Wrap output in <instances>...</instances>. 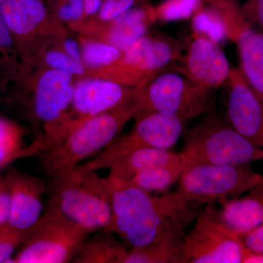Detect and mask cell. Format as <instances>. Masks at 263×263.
<instances>
[{
	"mask_svg": "<svg viewBox=\"0 0 263 263\" xmlns=\"http://www.w3.org/2000/svg\"><path fill=\"white\" fill-rule=\"evenodd\" d=\"M181 162L179 153L171 149L142 148L123 156L110 167V174L129 180L134 175L155 166Z\"/></svg>",
	"mask_w": 263,
	"mask_h": 263,
	"instance_id": "obj_22",
	"label": "cell"
},
{
	"mask_svg": "<svg viewBox=\"0 0 263 263\" xmlns=\"http://www.w3.org/2000/svg\"><path fill=\"white\" fill-rule=\"evenodd\" d=\"M129 133L116 138L106 148L83 166L98 171L110 169L114 162L133 151L142 148L171 149L182 136L184 121L164 113L137 116Z\"/></svg>",
	"mask_w": 263,
	"mask_h": 263,
	"instance_id": "obj_11",
	"label": "cell"
},
{
	"mask_svg": "<svg viewBox=\"0 0 263 263\" xmlns=\"http://www.w3.org/2000/svg\"><path fill=\"white\" fill-rule=\"evenodd\" d=\"M241 263H263V253L245 249Z\"/></svg>",
	"mask_w": 263,
	"mask_h": 263,
	"instance_id": "obj_37",
	"label": "cell"
},
{
	"mask_svg": "<svg viewBox=\"0 0 263 263\" xmlns=\"http://www.w3.org/2000/svg\"><path fill=\"white\" fill-rule=\"evenodd\" d=\"M185 132L181 164H245L262 160L263 148L240 135L216 110L204 114Z\"/></svg>",
	"mask_w": 263,
	"mask_h": 263,
	"instance_id": "obj_4",
	"label": "cell"
},
{
	"mask_svg": "<svg viewBox=\"0 0 263 263\" xmlns=\"http://www.w3.org/2000/svg\"><path fill=\"white\" fill-rule=\"evenodd\" d=\"M239 235L246 249L263 253V223L257 228Z\"/></svg>",
	"mask_w": 263,
	"mask_h": 263,
	"instance_id": "obj_34",
	"label": "cell"
},
{
	"mask_svg": "<svg viewBox=\"0 0 263 263\" xmlns=\"http://www.w3.org/2000/svg\"><path fill=\"white\" fill-rule=\"evenodd\" d=\"M97 172L80 164L46 179L48 205L89 233L108 231L112 220L106 180Z\"/></svg>",
	"mask_w": 263,
	"mask_h": 263,
	"instance_id": "obj_2",
	"label": "cell"
},
{
	"mask_svg": "<svg viewBox=\"0 0 263 263\" xmlns=\"http://www.w3.org/2000/svg\"><path fill=\"white\" fill-rule=\"evenodd\" d=\"M76 79L68 72L35 68L19 86L27 95L31 120L41 128V134L36 138L42 143L43 149L56 141L65 129Z\"/></svg>",
	"mask_w": 263,
	"mask_h": 263,
	"instance_id": "obj_5",
	"label": "cell"
},
{
	"mask_svg": "<svg viewBox=\"0 0 263 263\" xmlns=\"http://www.w3.org/2000/svg\"><path fill=\"white\" fill-rule=\"evenodd\" d=\"M193 25L197 32L205 34V37L216 43L228 37L222 19L212 7L211 10H201L197 13L194 16Z\"/></svg>",
	"mask_w": 263,
	"mask_h": 263,
	"instance_id": "obj_28",
	"label": "cell"
},
{
	"mask_svg": "<svg viewBox=\"0 0 263 263\" xmlns=\"http://www.w3.org/2000/svg\"><path fill=\"white\" fill-rule=\"evenodd\" d=\"M112 207L108 231L129 249L143 247L176 230L186 229L200 205L178 190L158 195L145 191L128 180L109 174L105 178Z\"/></svg>",
	"mask_w": 263,
	"mask_h": 263,
	"instance_id": "obj_1",
	"label": "cell"
},
{
	"mask_svg": "<svg viewBox=\"0 0 263 263\" xmlns=\"http://www.w3.org/2000/svg\"><path fill=\"white\" fill-rule=\"evenodd\" d=\"M56 45L73 61L84 66L82 57H81L80 43H79L78 37H72L70 34V35L60 40L59 42L56 43Z\"/></svg>",
	"mask_w": 263,
	"mask_h": 263,
	"instance_id": "obj_35",
	"label": "cell"
},
{
	"mask_svg": "<svg viewBox=\"0 0 263 263\" xmlns=\"http://www.w3.org/2000/svg\"><path fill=\"white\" fill-rule=\"evenodd\" d=\"M137 116L171 114L183 121L201 117L215 107L212 90L205 89L183 74L162 72L147 81L138 98Z\"/></svg>",
	"mask_w": 263,
	"mask_h": 263,
	"instance_id": "obj_9",
	"label": "cell"
},
{
	"mask_svg": "<svg viewBox=\"0 0 263 263\" xmlns=\"http://www.w3.org/2000/svg\"><path fill=\"white\" fill-rule=\"evenodd\" d=\"M262 179L251 164H191L182 166L178 191L197 205H219L258 184Z\"/></svg>",
	"mask_w": 263,
	"mask_h": 263,
	"instance_id": "obj_7",
	"label": "cell"
},
{
	"mask_svg": "<svg viewBox=\"0 0 263 263\" xmlns=\"http://www.w3.org/2000/svg\"><path fill=\"white\" fill-rule=\"evenodd\" d=\"M181 58V48L174 40L148 34L137 40L122 54L123 61L128 66L149 79Z\"/></svg>",
	"mask_w": 263,
	"mask_h": 263,
	"instance_id": "obj_17",
	"label": "cell"
},
{
	"mask_svg": "<svg viewBox=\"0 0 263 263\" xmlns=\"http://www.w3.org/2000/svg\"><path fill=\"white\" fill-rule=\"evenodd\" d=\"M138 107L136 99L77 123L38 154L41 169L46 176H51L93 157L111 143L127 123L136 118Z\"/></svg>",
	"mask_w": 263,
	"mask_h": 263,
	"instance_id": "obj_3",
	"label": "cell"
},
{
	"mask_svg": "<svg viewBox=\"0 0 263 263\" xmlns=\"http://www.w3.org/2000/svg\"><path fill=\"white\" fill-rule=\"evenodd\" d=\"M30 73L22 61L14 40L0 17V90L4 91L10 84L22 86Z\"/></svg>",
	"mask_w": 263,
	"mask_h": 263,
	"instance_id": "obj_23",
	"label": "cell"
},
{
	"mask_svg": "<svg viewBox=\"0 0 263 263\" xmlns=\"http://www.w3.org/2000/svg\"><path fill=\"white\" fill-rule=\"evenodd\" d=\"M240 8L250 25L254 24L263 29V0H248Z\"/></svg>",
	"mask_w": 263,
	"mask_h": 263,
	"instance_id": "obj_32",
	"label": "cell"
},
{
	"mask_svg": "<svg viewBox=\"0 0 263 263\" xmlns=\"http://www.w3.org/2000/svg\"><path fill=\"white\" fill-rule=\"evenodd\" d=\"M220 15L226 27L228 37L236 42L240 34L251 29L250 24L242 14L237 1L211 6Z\"/></svg>",
	"mask_w": 263,
	"mask_h": 263,
	"instance_id": "obj_29",
	"label": "cell"
},
{
	"mask_svg": "<svg viewBox=\"0 0 263 263\" xmlns=\"http://www.w3.org/2000/svg\"><path fill=\"white\" fill-rule=\"evenodd\" d=\"M11 205L9 186L5 175L0 174V228L8 224Z\"/></svg>",
	"mask_w": 263,
	"mask_h": 263,
	"instance_id": "obj_33",
	"label": "cell"
},
{
	"mask_svg": "<svg viewBox=\"0 0 263 263\" xmlns=\"http://www.w3.org/2000/svg\"><path fill=\"white\" fill-rule=\"evenodd\" d=\"M228 82L226 120L252 144L263 148V99L235 67L230 69Z\"/></svg>",
	"mask_w": 263,
	"mask_h": 263,
	"instance_id": "obj_13",
	"label": "cell"
},
{
	"mask_svg": "<svg viewBox=\"0 0 263 263\" xmlns=\"http://www.w3.org/2000/svg\"><path fill=\"white\" fill-rule=\"evenodd\" d=\"M86 76L96 75L122 59L123 51L108 43L78 35Z\"/></svg>",
	"mask_w": 263,
	"mask_h": 263,
	"instance_id": "obj_25",
	"label": "cell"
},
{
	"mask_svg": "<svg viewBox=\"0 0 263 263\" xmlns=\"http://www.w3.org/2000/svg\"><path fill=\"white\" fill-rule=\"evenodd\" d=\"M24 132L13 121L0 116V171L22 157L37 155V146L24 144Z\"/></svg>",
	"mask_w": 263,
	"mask_h": 263,
	"instance_id": "obj_24",
	"label": "cell"
},
{
	"mask_svg": "<svg viewBox=\"0 0 263 263\" xmlns=\"http://www.w3.org/2000/svg\"><path fill=\"white\" fill-rule=\"evenodd\" d=\"M27 230H17L8 224L0 228V263L11 262L15 251L25 239Z\"/></svg>",
	"mask_w": 263,
	"mask_h": 263,
	"instance_id": "obj_30",
	"label": "cell"
},
{
	"mask_svg": "<svg viewBox=\"0 0 263 263\" xmlns=\"http://www.w3.org/2000/svg\"><path fill=\"white\" fill-rule=\"evenodd\" d=\"M245 247L240 235L219 219L214 204L197 214L193 229L185 234L182 263H241Z\"/></svg>",
	"mask_w": 263,
	"mask_h": 263,
	"instance_id": "obj_10",
	"label": "cell"
},
{
	"mask_svg": "<svg viewBox=\"0 0 263 263\" xmlns=\"http://www.w3.org/2000/svg\"><path fill=\"white\" fill-rule=\"evenodd\" d=\"M261 160L263 161V157H262V160ZM259 183H260V184H262L263 186V176H262V179H261V181H260V182H259Z\"/></svg>",
	"mask_w": 263,
	"mask_h": 263,
	"instance_id": "obj_39",
	"label": "cell"
},
{
	"mask_svg": "<svg viewBox=\"0 0 263 263\" xmlns=\"http://www.w3.org/2000/svg\"><path fill=\"white\" fill-rule=\"evenodd\" d=\"M183 61L180 72L205 89L214 90L228 81L231 69L228 58L209 38H195Z\"/></svg>",
	"mask_w": 263,
	"mask_h": 263,
	"instance_id": "obj_15",
	"label": "cell"
},
{
	"mask_svg": "<svg viewBox=\"0 0 263 263\" xmlns=\"http://www.w3.org/2000/svg\"><path fill=\"white\" fill-rule=\"evenodd\" d=\"M185 234V230H176L148 245L129 249L124 263H182Z\"/></svg>",
	"mask_w": 263,
	"mask_h": 263,
	"instance_id": "obj_20",
	"label": "cell"
},
{
	"mask_svg": "<svg viewBox=\"0 0 263 263\" xmlns=\"http://www.w3.org/2000/svg\"><path fill=\"white\" fill-rule=\"evenodd\" d=\"M145 84L133 86L95 76L77 78L68 121L59 138L72 126L84 119L136 100Z\"/></svg>",
	"mask_w": 263,
	"mask_h": 263,
	"instance_id": "obj_12",
	"label": "cell"
},
{
	"mask_svg": "<svg viewBox=\"0 0 263 263\" xmlns=\"http://www.w3.org/2000/svg\"><path fill=\"white\" fill-rule=\"evenodd\" d=\"M136 3V0H104L98 14L91 18L100 22H110L130 9Z\"/></svg>",
	"mask_w": 263,
	"mask_h": 263,
	"instance_id": "obj_31",
	"label": "cell"
},
{
	"mask_svg": "<svg viewBox=\"0 0 263 263\" xmlns=\"http://www.w3.org/2000/svg\"><path fill=\"white\" fill-rule=\"evenodd\" d=\"M0 17L29 72L46 48L71 34L41 0H0Z\"/></svg>",
	"mask_w": 263,
	"mask_h": 263,
	"instance_id": "obj_6",
	"label": "cell"
},
{
	"mask_svg": "<svg viewBox=\"0 0 263 263\" xmlns=\"http://www.w3.org/2000/svg\"><path fill=\"white\" fill-rule=\"evenodd\" d=\"M5 177L11 197L8 224L15 229L26 231L42 215L46 179L15 167H10Z\"/></svg>",
	"mask_w": 263,
	"mask_h": 263,
	"instance_id": "obj_14",
	"label": "cell"
},
{
	"mask_svg": "<svg viewBox=\"0 0 263 263\" xmlns=\"http://www.w3.org/2000/svg\"><path fill=\"white\" fill-rule=\"evenodd\" d=\"M155 13L146 8H132L110 22L87 19L76 33L108 43L123 51L147 34Z\"/></svg>",
	"mask_w": 263,
	"mask_h": 263,
	"instance_id": "obj_16",
	"label": "cell"
},
{
	"mask_svg": "<svg viewBox=\"0 0 263 263\" xmlns=\"http://www.w3.org/2000/svg\"><path fill=\"white\" fill-rule=\"evenodd\" d=\"M51 69L68 72L76 78L86 76L84 67L72 60L56 43L46 48L38 59L34 68Z\"/></svg>",
	"mask_w": 263,
	"mask_h": 263,
	"instance_id": "obj_27",
	"label": "cell"
},
{
	"mask_svg": "<svg viewBox=\"0 0 263 263\" xmlns=\"http://www.w3.org/2000/svg\"><path fill=\"white\" fill-rule=\"evenodd\" d=\"M242 74L250 87L263 99V34L249 29L236 41Z\"/></svg>",
	"mask_w": 263,
	"mask_h": 263,
	"instance_id": "obj_21",
	"label": "cell"
},
{
	"mask_svg": "<svg viewBox=\"0 0 263 263\" xmlns=\"http://www.w3.org/2000/svg\"><path fill=\"white\" fill-rule=\"evenodd\" d=\"M205 1L207 2L211 6H215V5L224 4V3L235 2L237 0H205Z\"/></svg>",
	"mask_w": 263,
	"mask_h": 263,
	"instance_id": "obj_38",
	"label": "cell"
},
{
	"mask_svg": "<svg viewBox=\"0 0 263 263\" xmlns=\"http://www.w3.org/2000/svg\"><path fill=\"white\" fill-rule=\"evenodd\" d=\"M181 171V162L161 164L141 171L128 181L148 193H164L179 181Z\"/></svg>",
	"mask_w": 263,
	"mask_h": 263,
	"instance_id": "obj_26",
	"label": "cell"
},
{
	"mask_svg": "<svg viewBox=\"0 0 263 263\" xmlns=\"http://www.w3.org/2000/svg\"><path fill=\"white\" fill-rule=\"evenodd\" d=\"M89 233L67 219L56 208L48 205L27 236L12 263L72 262Z\"/></svg>",
	"mask_w": 263,
	"mask_h": 263,
	"instance_id": "obj_8",
	"label": "cell"
},
{
	"mask_svg": "<svg viewBox=\"0 0 263 263\" xmlns=\"http://www.w3.org/2000/svg\"><path fill=\"white\" fill-rule=\"evenodd\" d=\"M217 214L227 226L243 234L263 223V186L260 183L239 197L221 204Z\"/></svg>",
	"mask_w": 263,
	"mask_h": 263,
	"instance_id": "obj_18",
	"label": "cell"
},
{
	"mask_svg": "<svg viewBox=\"0 0 263 263\" xmlns=\"http://www.w3.org/2000/svg\"><path fill=\"white\" fill-rule=\"evenodd\" d=\"M102 3L103 0H84L85 21L87 18H93L98 14L101 8Z\"/></svg>",
	"mask_w": 263,
	"mask_h": 263,
	"instance_id": "obj_36",
	"label": "cell"
},
{
	"mask_svg": "<svg viewBox=\"0 0 263 263\" xmlns=\"http://www.w3.org/2000/svg\"><path fill=\"white\" fill-rule=\"evenodd\" d=\"M84 240L72 263H124L129 248L110 231L97 232Z\"/></svg>",
	"mask_w": 263,
	"mask_h": 263,
	"instance_id": "obj_19",
	"label": "cell"
}]
</instances>
